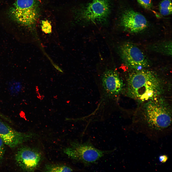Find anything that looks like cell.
Masks as SVG:
<instances>
[{"label":"cell","instance_id":"10","mask_svg":"<svg viewBox=\"0 0 172 172\" xmlns=\"http://www.w3.org/2000/svg\"><path fill=\"white\" fill-rule=\"evenodd\" d=\"M101 78L103 89L108 96H116L122 90L123 82L115 70L112 69L106 70L102 75Z\"/></svg>","mask_w":172,"mask_h":172},{"label":"cell","instance_id":"5","mask_svg":"<svg viewBox=\"0 0 172 172\" xmlns=\"http://www.w3.org/2000/svg\"><path fill=\"white\" fill-rule=\"evenodd\" d=\"M39 11L36 0H16L8 14L11 20L17 24L29 27L36 21Z\"/></svg>","mask_w":172,"mask_h":172},{"label":"cell","instance_id":"12","mask_svg":"<svg viewBox=\"0 0 172 172\" xmlns=\"http://www.w3.org/2000/svg\"><path fill=\"white\" fill-rule=\"evenodd\" d=\"M171 0H163L159 4V9L160 14L164 16L168 15L172 13Z\"/></svg>","mask_w":172,"mask_h":172},{"label":"cell","instance_id":"11","mask_svg":"<svg viewBox=\"0 0 172 172\" xmlns=\"http://www.w3.org/2000/svg\"><path fill=\"white\" fill-rule=\"evenodd\" d=\"M44 171L46 172H69L73 171L70 167L63 164L50 163L45 166Z\"/></svg>","mask_w":172,"mask_h":172},{"label":"cell","instance_id":"4","mask_svg":"<svg viewBox=\"0 0 172 172\" xmlns=\"http://www.w3.org/2000/svg\"><path fill=\"white\" fill-rule=\"evenodd\" d=\"M113 151L99 149L90 141L81 142L76 141L71 143L63 150L69 158L86 166L94 163L105 155Z\"/></svg>","mask_w":172,"mask_h":172},{"label":"cell","instance_id":"9","mask_svg":"<svg viewBox=\"0 0 172 172\" xmlns=\"http://www.w3.org/2000/svg\"><path fill=\"white\" fill-rule=\"evenodd\" d=\"M120 25L124 30L131 33L140 32L146 28L147 20L142 14L131 9H127L123 13Z\"/></svg>","mask_w":172,"mask_h":172},{"label":"cell","instance_id":"2","mask_svg":"<svg viewBox=\"0 0 172 172\" xmlns=\"http://www.w3.org/2000/svg\"><path fill=\"white\" fill-rule=\"evenodd\" d=\"M112 6L111 0H92L75 9L74 18L82 24H105L108 20Z\"/></svg>","mask_w":172,"mask_h":172},{"label":"cell","instance_id":"13","mask_svg":"<svg viewBox=\"0 0 172 172\" xmlns=\"http://www.w3.org/2000/svg\"><path fill=\"white\" fill-rule=\"evenodd\" d=\"M154 49L161 53L169 55H172V44L170 42H165L156 45Z\"/></svg>","mask_w":172,"mask_h":172},{"label":"cell","instance_id":"15","mask_svg":"<svg viewBox=\"0 0 172 172\" xmlns=\"http://www.w3.org/2000/svg\"><path fill=\"white\" fill-rule=\"evenodd\" d=\"M5 144L0 138V162L3 158L5 151Z\"/></svg>","mask_w":172,"mask_h":172},{"label":"cell","instance_id":"7","mask_svg":"<svg viewBox=\"0 0 172 172\" xmlns=\"http://www.w3.org/2000/svg\"><path fill=\"white\" fill-rule=\"evenodd\" d=\"M15 158L16 163L22 170L30 172H34L38 168L43 156L36 149L23 146L18 149Z\"/></svg>","mask_w":172,"mask_h":172},{"label":"cell","instance_id":"8","mask_svg":"<svg viewBox=\"0 0 172 172\" xmlns=\"http://www.w3.org/2000/svg\"><path fill=\"white\" fill-rule=\"evenodd\" d=\"M35 136V134L32 133L18 131L0 119V138L5 144L10 147L15 148Z\"/></svg>","mask_w":172,"mask_h":172},{"label":"cell","instance_id":"16","mask_svg":"<svg viewBox=\"0 0 172 172\" xmlns=\"http://www.w3.org/2000/svg\"><path fill=\"white\" fill-rule=\"evenodd\" d=\"M159 158L160 162L162 163L166 162L168 159L167 157L165 155H163L160 156Z\"/></svg>","mask_w":172,"mask_h":172},{"label":"cell","instance_id":"14","mask_svg":"<svg viewBox=\"0 0 172 172\" xmlns=\"http://www.w3.org/2000/svg\"><path fill=\"white\" fill-rule=\"evenodd\" d=\"M138 3L143 8L150 9L152 7L151 0H137Z\"/></svg>","mask_w":172,"mask_h":172},{"label":"cell","instance_id":"6","mask_svg":"<svg viewBox=\"0 0 172 172\" xmlns=\"http://www.w3.org/2000/svg\"><path fill=\"white\" fill-rule=\"evenodd\" d=\"M120 55L128 66L136 70L145 68L149 66V61L141 50L133 44L127 43L118 48Z\"/></svg>","mask_w":172,"mask_h":172},{"label":"cell","instance_id":"1","mask_svg":"<svg viewBox=\"0 0 172 172\" xmlns=\"http://www.w3.org/2000/svg\"><path fill=\"white\" fill-rule=\"evenodd\" d=\"M128 92L131 97L141 102L157 97L162 92V82L153 71L143 69L130 73L128 79Z\"/></svg>","mask_w":172,"mask_h":172},{"label":"cell","instance_id":"3","mask_svg":"<svg viewBox=\"0 0 172 172\" xmlns=\"http://www.w3.org/2000/svg\"><path fill=\"white\" fill-rule=\"evenodd\" d=\"M144 111L146 121L152 128L161 130L170 125L172 122L170 109L162 99L157 97L147 102Z\"/></svg>","mask_w":172,"mask_h":172}]
</instances>
